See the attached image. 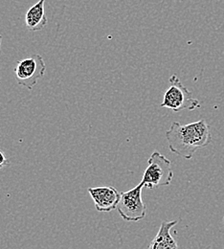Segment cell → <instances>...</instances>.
<instances>
[{
    "instance_id": "cell-1",
    "label": "cell",
    "mask_w": 224,
    "mask_h": 249,
    "mask_svg": "<svg viewBox=\"0 0 224 249\" xmlns=\"http://www.w3.org/2000/svg\"><path fill=\"white\" fill-rule=\"evenodd\" d=\"M166 138L171 152L185 159H191L212 141L210 126L204 119L187 124L174 122L166 131Z\"/></svg>"
},
{
    "instance_id": "cell-2",
    "label": "cell",
    "mask_w": 224,
    "mask_h": 249,
    "mask_svg": "<svg viewBox=\"0 0 224 249\" xmlns=\"http://www.w3.org/2000/svg\"><path fill=\"white\" fill-rule=\"evenodd\" d=\"M169 82L170 87L164 94L161 107H167L175 112L200 108V102L192 97V92L183 86L175 74L172 75Z\"/></svg>"
},
{
    "instance_id": "cell-3",
    "label": "cell",
    "mask_w": 224,
    "mask_h": 249,
    "mask_svg": "<svg viewBox=\"0 0 224 249\" xmlns=\"http://www.w3.org/2000/svg\"><path fill=\"white\" fill-rule=\"evenodd\" d=\"M148 167L144 172L141 184L148 189L168 186L173 178L171 161L159 152L155 151L148 160Z\"/></svg>"
},
{
    "instance_id": "cell-4",
    "label": "cell",
    "mask_w": 224,
    "mask_h": 249,
    "mask_svg": "<svg viewBox=\"0 0 224 249\" xmlns=\"http://www.w3.org/2000/svg\"><path fill=\"white\" fill-rule=\"evenodd\" d=\"M139 185L121 193V199L117 205V210L122 218L128 222H138L146 218L147 207L143 200L142 189Z\"/></svg>"
},
{
    "instance_id": "cell-5",
    "label": "cell",
    "mask_w": 224,
    "mask_h": 249,
    "mask_svg": "<svg viewBox=\"0 0 224 249\" xmlns=\"http://www.w3.org/2000/svg\"><path fill=\"white\" fill-rule=\"evenodd\" d=\"M46 71V66L43 58L38 54H34L31 57L17 61L15 75L19 86L31 90L37 84Z\"/></svg>"
},
{
    "instance_id": "cell-6",
    "label": "cell",
    "mask_w": 224,
    "mask_h": 249,
    "mask_svg": "<svg viewBox=\"0 0 224 249\" xmlns=\"http://www.w3.org/2000/svg\"><path fill=\"white\" fill-rule=\"evenodd\" d=\"M88 193L94 201L98 212H110L117 208L121 199V193L112 186H99L88 188Z\"/></svg>"
},
{
    "instance_id": "cell-7",
    "label": "cell",
    "mask_w": 224,
    "mask_h": 249,
    "mask_svg": "<svg viewBox=\"0 0 224 249\" xmlns=\"http://www.w3.org/2000/svg\"><path fill=\"white\" fill-rule=\"evenodd\" d=\"M177 223L178 220H163L155 238L147 249H178L177 243L171 234V229Z\"/></svg>"
},
{
    "instance_id": "cell-8",
    "label": "cell",
    "mask_w": 224,
    "mask_h": 249,
    "mask_svg": "<svg viewBox=\"0 0 224 249\" xmlns=\"http://www.w3.org/2000/svg\"><path fill=\"white\" fill-rule=\"evenodd\" d=\"M48 23L45 13V0H39L27 11L25 15V25L33 32L42 30Z\"/></svg>"
},
{
    "instance_id": "cell-9",
    "label": "cell",
    "mask_w": 224,
    "mask_h": 249,
    "mask_svg": "<svg viewBox=\"0 0 224 249\" xmlns=\"http://www.w3.org/2000/svg\"><path fill=\"white\" fill-rule=\"evenodd\" d=\"M8 164H9V160L7 159V157L5 156L4 153L2 151H0V169L7 166Z\"/></svg>"
},
{
    "instance_id": "cell-10",
    "label": "cell",
    "mask_w": 224,
    "mask_h": 249,
    "mask_svg": "<svg viewBox=\"0 0 224 249\" xmlns=\"http://www.w3.org/2000/svg\"><path fill=\"white\" fill-rule=\"evenodd\" d=\"M1 43H2V36L0 35V53H1Z\"/></svg>"
},
{
    "instance_id": "cell-11",
    "label": "cell",
    "mask_w": 224,
    "mask_h": 249,
    "mask_svg": "<svg viewBox=\"0 0 224 249\" xmlns=\"http://www.w3.org/2000/svg\"></svg>"
}]
</instances>
